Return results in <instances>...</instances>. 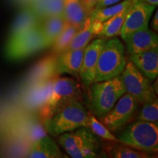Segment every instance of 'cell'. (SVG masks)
<instances>
[{"instance_id": "6da1fadb", "label": "cell", "mask_w": 158, "mask_h": 158, "mask_svg": "<svg viewBox=\"0 0 158 158\" xmlns=\"http://www.w3.org/2000/svg\"><path fill=\"white\" fill-rule=\"evenodd\" d=\"M82 98L81 86L76 80L57 76L53 83L50 96L39 109L40 117L43 122L68 105L81 102Z\"/></svg>"}, {"instance_id": "7a4b0ae2", "label": "cell", "mask_w": 158, "mask_h": 158, "mask_svg": "<svg viewBox=\"0 0 158 158\" xmlns=\"http://www.w3.org/2000/svg\"><path fill=\"white\" fill-rule=\"evenodd\" d=\"M43 122L46 132L53 136H59L80 127H89V113L81 102H75L59 110Z\"/></svg>"}, {"instance_id": "3957f363", "label": "cell", "mask_w": 158, "mask_h": 158, "mask_svg": "<svg viewBox=\"0 0 158 158\" xmlns=\"http://www.w3.org/2000/svg\"><path fill=\"white\" fill-rule=\"evenodd\" d=\"M126 92L122 76L102 81L94 82L89 89V105L92 114L101 118L113 108Z\"/></svg>"}, {"instance_id": "277c9868", "label": "cell", "mask_w": 158, "mask_h": 158, "mask_svg": "<svg viewBox=\"0 0 158 158\" xmlns=\"http://www.w3.org/2000/svg\"><path fill=\"white\" fill-rule=\"evenodd\" d=\"M119 143L146 153L158 150V122L137 121L126 127L117 136Z\"/></svg>"}, {"instance_id": "5b68a950", "label": "cell", "mask_w": 158, "mask_h": 158, "mask_svg": "<svg viewBox=\"0 0 158 158\" xmlns=\"http://www.w3.org/2000/svg\"><path fill=\"white\" fill-rule=\"evenodd\" d=\"M126 63L125 48L120 40L115 37L106 41L98 57L94 82L121 75Z\"/></svg>"}, {"instance_id": "8992f818", "label": "cell", "mask_w": 158, "mask_h": 158, "mask_svg": "<svg viewBox=\"0 0 158 158\" xmlns=\"http://www.w3.org/2000/svg\"><path fill=\"white\" fill-rule=\"evenodd\" d=\"M58 142L73 158H94L100 154V143L89 127H80L61 134Z\"/></svg>"}, {"instance_id": "52a82bcc", "label": "cell", "mask_w": 158, "mask_h": 158, "mask_svg": "<svg viewBox=\"0 0 158 158\" xmlns=\"http://www.w3.org/2000/svg\"><path fill=\"white\" fill-rule=\"evenodd\" d=\"M43 49H45L44 43L38 25L19 36L7 40L5 56L8 60L19 61Z\"/></svg>"}, {"instance_id": "ba28073f", "label": "cell", "mask_w": 158, "mask_h": 158, "mask_svg": "<svg viewBox=\"0 0 158 158\" xmlns=\"http://www.w3.org/2000/svg\"><path fill=\"white\" fill-rule=\"evenodd\" d=\"M121 76L126 92L131 94L138 103L143 104L157 98L149 78L144 76L130 60L126 63Z\"/></svg>"}, {"instance_id": "9c48e42d", "label": "cell", "mask_w": 158, "mask_h": 158, "mask_svg": "<svg viewBox=\"0 0 158 158\" xmlns=\"http://www.w3.org/2000/svg\"><path fill=\"white\" fill-rule=\"evenodd\" d=\"M138 104L131 94L125 92L113 108L100 118L101 122L110 131H117L130 121L137 110Z\"/></svg>"}, {"instance_id": "30bf717a", "label": "cell", "mask_w": 158, "mask_h": 158, "mask_svg": "<svg viewBox=\"0 0 158 158\" xmlns=\"http://www.w3.org/2000/svg\"><path fill=\"white\" fill-rule=\"evenodd\" d=\"M155 8V5L133 0L120 33L122 38L124 39L135 31L148 28L149 20Z\"/></svg>"}, {"instance_id": "8fae6325", "label": "cell", "mask_w": 158, "mask_h": 158, "mask_svg": "<svg viewBox=\"0 0 158 158\" xmlns=\"http://www.w3.org/2000/svg\"><path fill=\"white\" fill-rule=\"evenodd\" d=\"M106 41L105 39H96L84 49L79 78L86 86H90L94 82L98 57Z\"/></svg>"}, {"instance_id": "7c38bea8", "label": "cell", "mask_w": 158, "mask_h": 158, "mask_svg": "<svg viewBox=\"0 0 158 158\" xmlns=\"http://www.w3.org/2000/svg\"><path fill=\"white\" fill-rule=\"evenodd\" d=\"M55 78L48 79L25 87L26 91L21 98L23 107L27 110H39L50 96Z\"/></svg>"}, {"instance_id": "4fadbf2b", "label": "cell", "mask_w": 158, "mask_h": 158, "mask_svg": "<svg viewBox=\"0 0 158 158\" xmlns=\"http://www.w3.org/2000/svg\"><path fill=\"white\" fill-rule=\"evenodd\" d=\"M56 55L52 53L40 59L26 77L25 87L59 76L56 68Z\"/></svg>"}, {"instance_id": "5bb4252c", "label": "cell", "mask_w": 158, "mask_h": 158, "mask_svg": "<svg viewBox=\"0 0 158 158\" xmlns=\"http://www.w3.org/2000/svg\"><path fill=\"white\" fill-rule=\"evenodd\" d=\"M130 54L141 52L158 46V36L149 27L130 33L123 39Z\"/></svg>"}, {"instance_id": "9a60e30c", "label": "cell", "mask_w": 158, "mask_h": 158, "mask_svg": "<svg viewBox=\"0 0 158 158\" xmlns=\"http://www.w3.org/2000/svg\"><path fill=\"white\" fill-rule=\"evenodd\" d=\"M85 48L64 51L56 55V68L58 75L68 73L78 78Z\"/></svg>"}, {"instance_id": "2e32d148", "label": "cell", "mask_w": 158, "mask_h": 158, "mask_svg": "<svg viewBox=\"0 0 158 158\" xmlns=\"http://www.w3.org/2000/svg\"><path fill=\"white\" fill-rule=\"evenodd\" d=\"M25 157L32 158H61L63 154L54 140L45 135L32 140L28 145Z\"/></svg>"}, {"instance_id": "e0dca14e", "label": "cell", "mask_w": 158, "mask_h": 158, "mask_svg": "<svg viewBox=\"0 0 158 158\" xmlns=\"http://www.w3.org/2000/svg\"><path fill=\"white\" fill-rule=\"evenodd\" d=\"M130 61L149 79H155L158 75V46L141 52L130 54Z\"/></svg>"}, {"instance_id": "ac0fdd59", "label": "cell", "mask_w": 158, "mask_h": 158, "mask_svg": "<svg viewBox=\"0 0 158 158\" xmlns=\"http://www.w3.org/2000/svg\"><path fill=\"white\" fill-rule=\"evenodd\" d=\"M101 28V22L98 21H92L89 16L85 21L84 27L79 29L78 32L75 35L70 44L64 51L86 48V45L89 44L91 40L94 37L100 35Z\"/></svg>"}, {"instance_id": "d6986e66", "label": "cell", "mask_w": 158, "mask_h": 158, "mask_svg": "<svg viewBox=\"0 0 158 158\" xmlns=\"http://www.w3.org/2000/svg\"><path fill=\"white\" fill-rule=\"evenodd\" d=\"M62 15L66 22L81 29L89 16V13L82 0H64Z\"/></svg>"}, {"instance_id": "ffe728a7", "label": "cell", "mask_w": 158, "mask_h": 158, "mask_svg": "<svg viewBox=\"0 0 158 158\" xmlns=\"http://www.w3.org/2000/svg\"><path fill=\"white\" fill-rule=\"evenodd\" d=\"M65 24L66 21L63 15L49 16L41 21L40 27L45 48L52 46L57 37L62 32Z\"/></svg>"}, {"instance_id": "44dd1931", "label": "cell", "mask_w": 158, "mask_h": 158, "mask_svg": "<svg viewBox=\"0 0 158 158\" xmlns=\"http://www.w3.org/2000/svg\"><path fill=\"white\" fill-rule=\"evenodd\" d=\"M40 21L35 15V13L29 7L24 6L12 25L8 39L19 36L29 29L40 25Z\"/></svg>"}, {"instance_id": "7402d4cb", "label": "cell", "mask_w": 158, "mask_h": 158, "mask_svg": "<svg viewBox=\"0 0 158 158\" xmlns=\"http://www.w3.org/2000/svg\"><path fill=\"white\" fill-rule=\"evenodd\" d=\"M130 5L122 10L117 14L103 21L102 23V28L99 36H102L106 38H112L120 35L122 26L130 10Z\"/></svg>"}, {"instance_id": "603a6c76", "label": "cell", "mask_w": 158, "mask_h": 158, "mask_svg": "<svg viewBox=\"0 0 158 158\" xmlns=\"http://www.w3.org/2000/svg\"><path fill=\"white\" fill-rule=\"evenodd\" d=\"M109 144L106 145L105 151L110 157L113 158H147L151 157L149 154L135 150L133 148L119 143L110 141Z\"/></svg>"}, {"instance_id": "cb8c5ba5", "label": "cell", "mask_w": 158, "mask_h": 158, "mask_svg": "<svg viewBox=\"0 0 158 158\" xmlns=\"http://www.w3.org/2000/svg\"><path fill=\"white\" fill-rule=\"evenodd\" d=\"M132 3H133V0H123L114 5L106 6L100 9L93 10L90 13L89 17L92 21H98L102 23L121 12L122 10L129 7Z\"/></svg>"}, {"instance_id": "d4e9b609", "label": "cell", "mask_w": 158, "mask_h": 158, "mask_svg": "<svg viewBox=\"0 0 158 158\" xmlns=\"http://www.w3.org/2000/svg\"><path fill=\"white\" fill-rule=\"evenodd\" d=\"M78 30L79 29L74 25L66 22L62 32L59 35L54 44L52 45L53 54L57 55L63 52L70 44L73 37L78 32Z\"/></svg>"}, {"instance_id": "484cf974", "label": "cell", "mask_w": 158, "mask_h": 158, "mask_svg": "<svg viewBox=\"0 0 158 158\" xmlns=\"http://www.w3.org/2000/svg\"><path fill=\"white\" fill-rule=\"evenodd\" d=\"M143 105L141 110L136 116V120L145 122H158L157 98L145 102Z\"/></svg>"}, {"instance_id": "4316f807", "label": "cell", "mask_w": 158, "mask_h": 158, "mask_svg": "<svg viewBox=\"0 0 158 158\" xmlns=\"http://www.w3.org/2000/svg\"><path fill=\"white\" fill-rule=\"evenodd\" d=\"M89 122L90 126L89 128L92 130L94 135L100 138L102 140L107 141H114L118 142L117 138L115 135H113L110 132V130H108L101 122H100L92 114L89 113Z\"/></svg>"}, {"instance_id": "83f0119b", "label": "cell", "mask_w": 158, "mask_h": 158, "mask_svg": "<svg viewBox=\"0 0 158 158\" xmlns=\"http://www.w3.org/2000/svg\"><path fill=\"white\" fill-rule=\"evenodd\" d=\"M64 0H48L47 1V17L62 15ZM46 17V18H47Z\"/></svg>"}, {"instance_id": "f1b7e54d", "label": "cell", "mask_w": 158, "mask_h": 158, "mask_svg": "<svg viewBox=\"0 0 158 158\" xmlns=\"http://www.w3.org/2000/svg\"><path fill=\"white\" fill-rule=\"evenodd\" d=\"M121 1L122 0H99L98 3H97L95 6H94L93 10L100 9V8H102V7H106V6L114 5V4L119 2Z\"/></svg>"}, {"instance_id": "f546056e", "label": "cell", "mask_w": 158, "mask_h": 158, "mask_svg": "<svg viewBox=\"0 0 158 158\" xmlns=\"http://www.w3.org/2000/svg\"><path fill=\"white\" fill-rule=\"evenodd\" d=\"M99 0H82L83 3L84 4L85 7H86V9H87V10L89 13H90L93 10L94 6L97 3H98V2Z\"/></svg>"}, {"instance_id": "4dcf8cb0", "label": "cell", "mask_w": 158, "mask_h": 158, "mask_svg": "<svg viewBox=\"0 0 158 158\" xmlns=\"http://www.w3.org/2000/svg\"><path fill=\"white\" fill-rule=\"evenodd\" d=\"M151 27L152 28L154 31H158V11L156 10L155 14L154 15V18L152 21V23H151Z\"/></svg>"}, {"instance_id": "1f68e13d", "label": "cell", "mask_w": 158, "mask_h": 158, "mask_svg": "<svg viewBox=\"0 0 158 158\" xmlns=\"http://www.w3.org/2000/svg\"><path fill=\"white\" fill-rule=\"evenodd\" d=\"M135 2H144L147 4H149V5H155L157 7L158 4V0H134Z\"/></svg>"}, {"instance_id": "d6a6232c", "label": "cell", "mask_w": 158, "mask_h": 158, "mask_svg": "<svg viewBox=\"0 0 158 158\" xmlns=\"http://www.w3.org/2000/svg\"><path fill=\"white\" fill-rule=\"evenodd\" d=\"M14 1L16 2L17 3L20 4V5H22L23 6H25L29 3V2L30 1V0H14Z\"/></svg>"}]
</instances>
